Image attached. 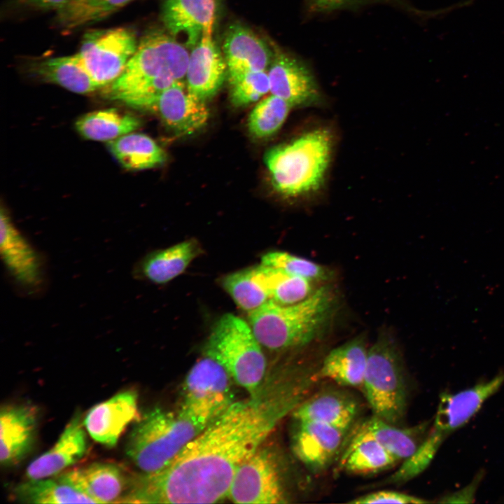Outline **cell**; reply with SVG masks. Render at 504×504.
<instances>
[{"label": "cell", "mask_w": 504, "mask_h": 504, "mask_svg": "<svg viewBox=\"0 0 504 504\" xmlns=\"http://www.w3.org/2000/svg\"><path fill=\"white\" fill-rule=\"evenodd\" d=\"M0 253L13 279L24 289L34 290L43 281V267L38 251L15 227L6 210L1 209Z\"/></svg>", "instance_id": "7c38bea8"}, {"label": "cell", "mask_w": 504, "mask_h": 504, "mask_svg": "<svg viewBox=\"0 0 504 504\" xmlns=\"http://www.w3.org/2000/svg\"><path fill=\"white\" fill-rule=\"evenodd\" d=\"M138 43L136 34L129 28L91 30L84 35L75 56L101 88L121 75Z\"/></svg>", "instance_id": "ba28073f"}, {"label": "cell", "mask_w": 504, "mask_h": 504, "mask_svg": "<svg viewBox=\"0 0 504 504\" xmlns=\"http://www.w3.org/2000/svg\"><path fill=\"white\" fill-rule=\"evenodd\" d=\"M358 410L359 404L351 394L330 389L306 398L291 414L295 421L318 422L349 430Z\"/></svg>", "instance_id": "603a6c76"}, {"label": "cell", "mask_w": 504, "mask_h": 504, "mask_svg": "<svg viewBox=\"0 0 504 504\" xmlns=\"http://www.w3.org/2000/svg\"><path fill=\"white\" fill-rule=\"evenodd\" d=\"M236 503L274 504L288 502L274 456L258 449L238 467L227 496Z\"/></svg>", "instance_id": "8fae6325"}, {"label": "cell", "mask_w": 504, "mask_h": 504, "mask_svg": "<svg viewBox=\"0 0 504 504\" xmlns=\"http://www.w3.org/2000/svg\"><path fill=\"white\" fill-rule=\"evenodd\" d=\"M37 412L28 405H8L0 412V461L10 466L21 461L34 444Z\"/></svg>", "instance_id": "44dd1931"}, {"label": "cell", "mask_w": 504, "mask_h": 504, "mask_svg": "<svg viewBox=\"0 0 504 504\" xmlns=\"http://www.w3.org/2000/svg\"><path fill=\"white\" fill-rule=\"evenodd\" d=\"M261 264L281 270L290 274L301 276L315 283H326L333 276L330 269L285 251H275L264 254L261 258Z\"/></svg>", "instance_id": "d590c367"}, {"label": "cell", "mask_w": 504, "mask_h": 504, "mask_svg": "<svg viewBox=\"0 0 504 504\" xmlns=\"http://www.w3.org/2000/svg\"><path fill=\"white\" fill-rule=\"evenodd\" d=\"M309 382L281 372L232 402L162 470L134 477L125 503H213L227 496L239 465L307 398Z\"/></svg>", "instance_id": "6da1fadb"}, {"label": "cell", "mask_w": 504, "mask_h": 504, "mask_svg": "<svg viewBox=\"0 0 504 504\" xmlns=\"http://www.w3.org/2000/svg\"><path fill=\"white\" fill-rule=\"evenodd\" d=\"M140 125L136 116L110 108L85 114L77 120L75 127L85 139L111 141L134 132Z\"/></svg>", "instance_id": "4dcf8cb0"}, {"label": "cell", "mask_w": 504, "mask_h": 504, "mask_svg": "<svg viewBox=\"0 0 504 504\" xmlns=\"http://www.w3.org/2000/svg\"><path fill=\"white\" fill-rule=\"evenodd\" d=\"M332 148L330 132L318 128L271 148L264 162L274 189L288 197L318 190L325 179Z\"/></svg>", "instance_id": "5b68a950"}, {"label": "cell", "mask_w": 504, "mask_h": 504, "mask_svg": "<svg viewBox=\"0 0 504 504\" xmlns=\"http://www.w3.org/2000/svg\"><path fill=\"white\" fill-rule=\"evenodd\" d=\"M368 348L365 336L360 335L332 349L317 370L319 379H328L342 386L360 387Z\"/></svg>", "instance_id": "cb8c5ba5"}, {"label": "cell", "mask_w": 504, "mask_h": 504, "mask_svg": "<svg viewBox=\"0 0 504 504\" xmlns=\"http://www.w3.org/2000/svg\"><path fill=\"white\" fill-rule=\"evenodd\" d=\"M397 462L361 424L342 453L339 467L348 473L368 475L389 469Z\"/></svg>", "instance_id": "4316f807"}, {"label": "cell", "mask_w": 504, "mask_h": 504, "mask_svg": "<svg viewBox=\"0 0 504 504\" xmlns=\"http://www.w3.org/2000/svg\"><path fill=\"white\" fill-rule=\"evenodd\" d=\"M295 422L292 438L295 455L310 471L325 470L341 451L348 430L314 421Z\"/></svg>", "instance_id": "5bb4252c"}, {"label": "cell", "mask_w": 504, "mask_h": 504, "mask_svg": "<svg viewBox=\"0 0 504 504\" xmlns=\"http://www.w3.org/2000/svg\"><path fill=\"white\" fill-rule=\"evenodd\" d=\"M223 55L231 82L246 74L266 71L274 52L265 41L251 29L239 23L231 24L226 30Z\"/></svg>", "instance_id": "ac0fdd59"}, {"label": "cell", "mask_w": 504, "mask_h": 504, "mask_svg": "<svg viewBox=\"0 0 504 504\" xmlns=\"http://www.w3.org/2000/svg\"><path fill=\"white\" fill-rule=\"evenodd\" d=\"M221 286L234 302L248 313L270 301L268 293L255 279L253 268L225 276Z\"/></svg>", "instance_id": "836d02e7"}, {"label": "cell", "mask_w": 504, "mask_h": 504, "mask_svg": "<svg viewBox=\"0 0 504 504\" xmlns=\"http://www.w3.org/2000/svg\"><path fill=\"white\" fill-rule=\"evenodd\" d=\"M216 9L217 0H164L161 18L167 31L192 48L213 29Z\"/></svg>", "instance_id": "d6986e66"}, {"label": "cell", "mask_w": 504, "mask_h": 504, "mask_svg": "<svg viewBox=\"0 0 504 504\" xmlns=\"http://www.w3.org/2000/svg\"><path fill=\"white\" fill-rule=\"evenodd\" d=\"M230 98L236 106H243L258 101L270 92L266 71L246 74L231 82Z\"/></svg>", "instance_id": "8d00e7d4"}, {"label": "cell", "mask_w": 504, "mask_h": 504, "mask_svg": "<svg viewBox=\"0 0 504 504\" xmlns=\"http://www.w3.org/2000/svg\"><path fill=\"white\" fill-rule=\"evenodd\" d=\"M429 502L422 498L399 491L380 490L360 496L348 503L352 504H419Z\"/></svg>", "instance_id": "f35d334b"}, {"label": "cell", "mask_w": 504, "mask_h": 504, "mask_svg": "<svg viewBox=\"0 0 504 504\" xmlns=\"http://www.w3.org/2000/svg\"><path fill=\"white\" fill-rule=\"evenodd\" d=\"M189 55L168 31L151 30L141 38L121 75L104 87L106 94L146 110L167 88L184 81Z\"/></svg>", "instance_id": "7a4b0ae2"}, {"label": "cell", "mask_w": 504, "mask_h": 504, "mask_svg": "<svg viewBox=\"0 0 504 504\" xmlns=\"http://www.w3.org/2000/svg\"><path fill=\"white\" fill-rule=\"evenodd\" d=\"M146 110L155 112L174 132L190 135L202 129L209 118L205 101L192 94L185 81H177L164 90Z\"/></svg>", "instance_id": "9a60e30c"}, {"label": "cell", "mask_w": 504, "mask_h": 504, "mask_svg": "<svg viewBox=\"0 0 504 504\" xmlns=\"http://www.w3.org/2000/svg\"><path fill=\"white\" fill-rule=\"evenodd\" d=\"M133 477L116 464L96 462L64 472L57 478L96 503H124Z\"/></svg>", "instance_id": "4fadbf2b"}, {"label": "cell", "mask_w": 504, "mask_h": 504, "mask_svg": "<svg viewBox=\"0 0 504 504\" xmlns=\"http://www.w3.org/2000/svg\"><path fill=\"white\" fill-rule=\"evenodd\" d=\"M363 394L373 415L399 426L407 409V386L402 360L394 338L382 331L368 349Z\"/></svg>", "instance_id": "8992f818"}, {"label": "cell", "mask_w": 504, "mask_h": 504, "mask_svg": "<svg viewBox=\"0 0 504 504\" xmlns=\"http://www.w3.org/2000/svg\"><path fill=\"white\" fill-rule=\"evenodd\" d=\"M27 71L43 82L56 84L79 94L91 93L100 88L83 68L75 55L31 59Z\"/></svg>", "instance_id": "484cf974"}, {"label": "cell", "mask_w": 504, "mask_h": 504, "mask_svg": "<svg viewBox=\"0 0 504 504\" xmlns=\"http://www.w3.org/2000/svg\"><path fill=\"white\" fill-rule=\"evenodd\" d=\"M230 378L225 368L206 354L187 374L181 407L211 424L232 403Z\"/></svg>", "instance_id": "9c48e42d"}, {"label": "cell", "mask_w": 504, "mask_h": 504, "mask_svg": "<svg viewBox=\"0 0 504 504\" xmlns=\"http://www.w3.org/2000/svg\"><path fill=\"white\" fill-rule=\"evenodd\" d=\"M270 92L291 106L318 102L319 90L309 69L293 56L275 48L268 68Z\"/></svg>", "instance_id": "2e32d148"}, {"label": "cell", "mask_w": 504, "mask_h": 504, "mask_svg": "<svg viewBox=\"0 0 504 504\" xmlns=\"http://www.w3.org/2000/svg\"><path fill=\"white\" fill-rule=\"evenodd\" d=\"M309 11L313 13H329L335 10L350 8L370 3H387L399 6L410 12L417 13L405 0H306Z\"/></svg>", "instance_id": "74e56055"}, {"label": "cell", "mask_w": 504, "mask_h": 504, "mask_svg": "<svg viewBox=\"0 0 504 504\" xmlns=\"http://www.w3.org/2000/svg\"><path fill=\"white\" fill-rule=\"evenodd\" d=\"M261 346L248 323L226 314L214 326L206 354L216 359L238 385L253 395L260 388L266 371Z\"/></svg>", "instance_id": "52a82bcc"}, {"label": "cell", "mask_w": 504, "mask_h": 504, "mask_svg": "<svg viewBox=\"0 0 504 504\" xmlns=\"http://www.w3.org/2000/svg\"><path fill=\"white\" fill-rule=\"evenodd\" d=\"M253 268L255 279L268 293L270 300L279 304L300 302L316 289L313 286L315 282L273 267L260 264Z\"/></svg>", "instance_id": "f546056e"}, {"label": "cell", "mask_w": 504, "mask_h": 504, "mask_svg": "<svg viewBox=\"0 0 504 504\" xmlns=\"http://www.w3.org/2000/svg\"><path fill=\"white\" fill-rule=\"evenodd\" d=\"M335 305V290L323 285L295 304L281 305L270 300L248 313V323L262 346L273 351L294 349L320 336Z\"/></svg>", "instance_id": "3957f363"}, {"label": "cell", "mask_w": 504, "mask_h": 504, "mask_svg": "<svg viewBox=\"0 0 504 504\" xmlns=\"http://www.w3.org/2000/svg\"><path fill=\"white\" fill-rule=\"evenodd\" d=\"M13 493L18 500L28 503H96L91 498L57 477L29 479L16 486Z\"/></svg>", "instance_id": "1f68e13d"}, {"label": "cell", "mask_w": 504, "mask_h": 504, "mask_svg": "<svg viewBox=\"0 0 504 504\" xmlns=\"http://www.w3.org/2000/svg\"><path fill=\"white\" fill-rule=\"evenodd\" d=\"M482 474L477 475L465 487L456 492L447 494L441 498L440 503H471L480 483Z\"/></svg>", "instance_id": "ab89813d"}, {"label": "cell", "mask_w": 504, "mask_h": 504, "mask_svg": "<svg viewBox=\"0 0 504 504\" xmlns=\"http://www.w3.org/2000/svg\"><path fill=\"white\" fill-rule=\"evenodd\" d=\"M212 34L213 29L206 30L192 48L185 77L188 90L203 101L217 93L227 75L224 56Z\"/></svg>", "instance_id": "e0dca14e"}, {"label": "cell", "mask_w": 504, "mask_h": 504, "mask_svg": "<svg viewBox=\"0 0 504 504\" xmlns=\"http://www.w3.org/2000/svg\"><path fill=\"white\" fill-rule=\"evenodd\" d=\"M139 418L137 394L126 391L92 407L83 424L95 441L113 447L128 424Z\"/></svg>", "instance_id": "ffe728a7"}, {"label": "cell", "mask_w": 504, "mask_h": 504, "mask_svg": "<svg viewBox=\"0 0 504 504\" xmlns=\"http://www.w3.org/2000/svg\"><path fill=\"white\" fill-rule=\"evenodd\" d=\"M362 426L398 462L412 455L423 442L430 428V421L412 427H400L372 415Z\"/></svg>", "instance_id": "83f0119b"}, {"label": "cell", "mask_w": 504, "mask_h": 504, "mask_svg": "<svg viewBox=\"0 0 504 504\" xmlns=\"http://www.w3.org/2000/svg\"><path fill=\"white\" fill-rule=\"evenodd\" d=\"M292 107L281 98L271 94L260 101L248 118L249 132L262 139L276 133L286 120Z\"/></svg>", "instance_id": "e575fe53"}, {"label": "cell", "mask_w": 504, "mask_h": 504, "mask_svg": "<svg viewBox=\"0 0 504 504\" xmlns=\"http://www.w3.org/2000/svg\"><path fill=\"white\" fill-rule=\"evenodd\" d=\"M108 146L119 162L130 170L156 167L166 160L163 149L144 134H126L108 141Z\"/></svg>", "instance_id": "f1b7e54d"}, {"label": "cell", "mask_w": 504, "mask_h": 504, "mask_svg": "<svg viewBox=\"0 0 504 504\" xmlns=\"http://www.w3.org/2000/svg\"><path fill=\"white\" fill-rule=\"evenodd\" d=\"M24 7L35 10H59L69 0H15Z\"/></svg>", "instance_id": "60d3db41"}, {"label": "cell", "mask_w": 504, "mask_h": 504, "mask_svg": "<svg viewBox=\"0 0 504 504\" xmlns=\"http://www.w3.org/2000/svg\"><path fill=\"white\" fill-rule=\"evenodd\" d=\"M132 0H69L57 11L56 22L74 29L105 19Z\"/></svg>", "instance_id": "d6a6232c"}, {"label": "cell", "mask_w": 504, "mask_h": 504, "mask_svg": "<svg viewBox=\"0 0 504 504\" xmlns=\"http://www.w3.org/2000/svg\"><path fill=\"white\" fill-rule=\"evenodd\" d=\"M209 424L181 407L175 412L153 409L136 420L126 454L143 473L158 472Z\"/></svg>", "instance_id": "277c9868"}, {"label": "cell", "mask_w": 504, "mask_h": 504, "mask_svg": "<svg viewBox=\"0 0 504 504\" xmlns=\"http://www.w3.org/2000/svg\"><path fill=\"white\" fill-rule=\"evenodd\" d=\"M86 450L85 432L80 416L76 414L56 443L29 464L26 471L27 477L38 479L57 475L79 461Z\"/></svg>", "instance_id": "7402d4cb"}, {"label": "cell", "mask_w": 504, "mask_h": 504, "mask_svg": "<svg viewBox=\"0 0 504 504\" xmlns=\"http://www.w3.org/2000/svg\"><path fill=\"white\" fill-rule=\"evenodd\" d=\"M503 384L504 372H500L456 393H442L433 423L423 441L429 451L435 456L444 441L465 426Z\"/></svg>", "instance_id": "30bf717a"}, {"label": "cell", "mask_w": 504, "mask_h": 504, "mask_svg": "<svg viewBox=\"0 0 504 504\" xmlns=\"http://www.w3.org/2000/svg\"><path fill=\"white\" fill-rule=\"evenodd\" d=\"M201 252L195 239L183 241L146 255L137 265L136 274L154 284H166L181 274Z\"/></svg>", "instance_id": "d4e9b609"}]
</instances>
